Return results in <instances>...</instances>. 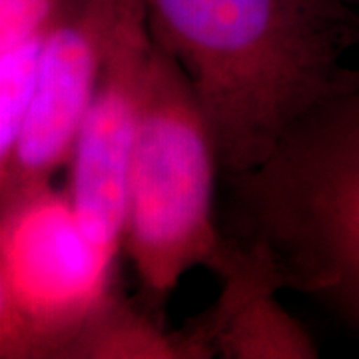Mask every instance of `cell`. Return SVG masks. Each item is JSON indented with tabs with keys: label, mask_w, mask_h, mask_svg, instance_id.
I'll list each match as a JSON object with an SVG mask.
<instances>
[{
	"label": "cell",
	"mask_w": 359,
	"mask_h": 359,
	"mask_svg": "<svg viewBox=\"0 0 359 359\" xmlns=\"http://www.w3.org/2000/svg\"><path fill=\"white\" fill-rule=\"evenodd\" d=\"M224 182L226 233L268 254L283 290L359 339V84L297 122L262 166Z\"/></svg>",
	"instance_id": "2"
},
{
	"label": "cell",
	"mask_w": 359,
	"mask_h": 359,
	"mask_svg": "<svg viewBox=\"0 0 359 359\" xmlns=\"http://www.w3.org/2000/svg\"><path fill=\"white\" fill-rule=\"evenodd\" d=\"M138 2L68 0L44 40L18 138L0 158V198L52 182L68 164L112 42Z\"/></svg>",
	"instance_id": "5"
},
{
	"label": "cell",
	"mask_w": 359,
	"mask_h": 359,
	"mask_svg": "<svg viewBox=\"0 0 359 359\" xmlns=\"http://www.w3.org/2000/svg\"><path fill=\"white\" fill-rule=\"evenodd\" d=\"M216 276L222 280L218 299L198 320L190 321V330L205 355L226 359L320 355L308 330L280 304L282 280L268 254L233 240L230 256Z\"/></svg>",
	"instance_id": "7"
},
{
	"label": "cell",
	"mask_w": 359,
	"mask_h": 359,
	"mask_svg": "<svg viewBox=\"0 0 359 359\" xmlns=\"http://www.w3.org/2000/svg\"><path fill=\"white\" fill-rule=\"evenodd\" d=\"M192 82L224 178L262 166L297 122L359 84V0H142Z\"/></svg>",
	"instance_id": "1"
},
{
	"label": "cell",
	"mask_w": 359,
	"mask_h": 359,
	"mask_svg": "<svg viewBox=\"0 0 359 359\" xmlns=\"http://www.w3.org/2000/svg\"><path fill=\"white\" fill-rule=\"evenodd\" d=\"M66 4L68 0H0V158L18 138L44 40Z\"/></svg>",
	"instance_id": "8"
},
{
	"label": "cell",
	"mask_w": 359,
	"mask_h": 359,
	"mask_svg": "<svg viewBox=\"0 0 359 359\" xmlns=\"http://www.w3.org/2000/svg\"><path fill=\"white\" fill-rule=\"evenodd\" d=\"M66 359H202L188 327L168 330L160 311L112 294L88 320Z\"/></svg>",
	"instance_id": "9"
},
{
	"label": "cell",
	"mask_w": 359,
	"mask_h": 359,
	"mask_svg": "<svg viewBox=\"0 0 359 359\" xmlns=\"http://www.w3.org/2000/svg\"><path fill=\"white\" fill-rule=\"evenodd\" d=\"M154 40L138 2L116 34L96 94L68 160L66 194L90 248L116 269L122 250L128 172Z\"/></svg>",
	"instance_id": "6"
},
{
	"label": "cell",
	"mask_w": 359,
	"mask_h": 359,
	"mask_svg": "<svg viewBox=\"0 0 359 359\" xmlns=\"http://www.w3.org/2000/svg\"><path fill=\"white\" fill-rule=\"evenodd\" d=\"M219 158L184 68L154 42L128 172L122 250L160 311L190 269L218 273L233 240L216 222Z\"/></svg>",
	"instance_id": "3"
},
{
	"label": "cell",
	"mask_w": 359,
	"mask_h": 359,
	"mask_svg": "<svg viewBox=\"0 0 359 359\" xmlns=\"http://www.w3.org/2000/svg\"><path fill=\"white\" fill-rule=\"evenodd\" d=\"M116 292L66 190L44 182L0 198V358L66 359Z\"/></svg>",
	"instance_id": "4"
}]
</instances>
